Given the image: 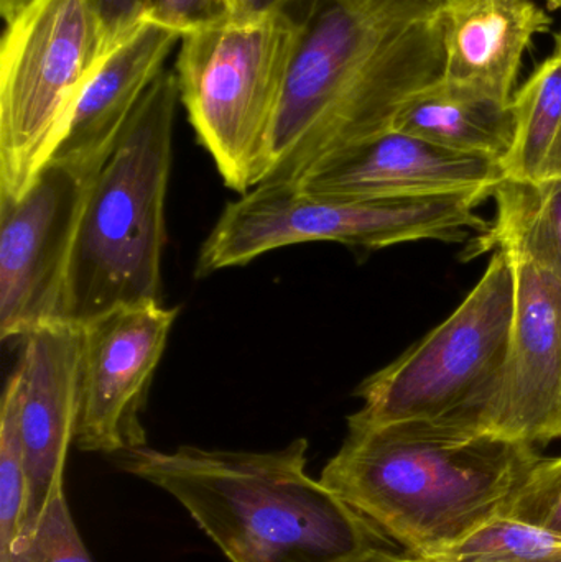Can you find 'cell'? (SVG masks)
I'll use <instances>...</instances> for the list:
<instances>
[{
  "label": "cell",
  "instance_id": "obj_7",
  "mask_svg": "<svg viewBox=\"0 0 561 562\" xmlns=\"http://www.w3.org/2000/svg\"><path fill=\"white\" fill-rule=\"evenodd\" d=\"M91 0H35L0 45V200H19L52 161L99 63Z\"/></svg>",
  "mask_w": 561,
  "mask_h": 562
},
{
  "label": "cell",
  "instance_id": "obj_13",
  "mask_svg": "<svg viewBox=\"0 0 561 562\" xmlns=\"http://www.w3.org/2000/svg\"><path fill=\"white\" fill-rule=\"evenodd\" d=\"M504 178L500 160L458 154L392 128L319 165L296 187L315 196L343 200L493 198Z\"/></svg>",
  "mask_w": 561,
  "mask_h": 562
},
{
  "label": "cell",
  "instance_id": "obj_9",
  "mask_svg": "<svg viewBox=\"0 0 561 562\" xmlns=\"http://www.w3.org/2000/svg\"><path fill=\"white\" fill-rule=\"evenodd\" d=\"M96 177L49 161L19 200H0V337L65 321L82 211Z\"/></svg>",
  "mask_w": 561,
  "mask_h": 562
},
{
  "label": "cell",
  "instance_id": "obj_28",
  "mask_svg": "<svg viewBox=\"0 0 561 562\" xmlns=\"http://www.w3.org/2000/svg\"><path fill=\"white\" fill-rule=\"evenodd\" d=\"M411 562H430V561H427V560H425V558L417 557V554H414V558H412Z\"/></svg>",
  "mask_w": 561,
  "mask_h": 562
},
{
  "label": "cell",
  "instance_id": "obj_11",
  "mask_svg": "<svg viewBox=\"0 0 561 562\" xmlns=\"http://www.w3.org/2000/svg\"><path fill=\"white\" fill-rule=\"evenodd\" d=\"M510 260L516 301L506 360L483 402L453 422L537 448L561 439V277Z\"/></svg>",
  "mask_w": 561,
  "mask_h": 562
},
{
  "label": "cell",
  "instance_id": "obj_18",
  "mask_svg": "<svg viewBox=\"0 0 561 562\" xmlns=\"http://www.w3.org/2000/svg\"><path fill=\"white\" fill-rule=\"evenodd\" d=\"M516 137L504 157L506 178L550 180L561 158V32L552 55L514 92Z\"/></svg>",
  "mask_w": 561,
  "mask_h": 562
},
{
  "label": "cell",
  "instance_id": "obj_17",
  "mask_svg": "<svg viewBox=\"0 0 561 562\" xmlns=\"http://www.w3.org/2000/svg\"><path fill=\"white\" fill-rule=\"evenodd\" d=\"M493 198L496 220L464 250V259L503 250L561 277V178H504Z\"/></svg>",
  "mask_w": 561,
  "mask_h": 562
},
{
  "label": "cell",
  "instance_id": "obj_19",
  "mask_svg": "<svg viewBox=\"0 0 561 562\" xmlns=\"http://www.w3.org/2000/svg\"><path fill=\"white\" fill-rule=\"evenodd\" d=\"M430 562H561V538L497 515L473 533L425 557Z\"/></svg>",
  "mask_w": 561,
  "mask_h": 562
},
{
  "label": "cell",
  "instance_id": "obj_26",
  "mask_svg": "<svg viewBox=\"0 0 561 562\" xmlns=\"http://www.w3.org/2000/svg\"><path fill=\"white\" fill-rule=\"evenodd\" d=\"M33 2H35V0H0V12H2L5 23L19 16L20 13L29 9Z\"/></svg>",
  "mask_w": 561,
  "mask_h": 562
},
{
  "label": "cell",
  "instance_id": "obj_1",
  "mask_svg": "<svg viewBox=\"0 0 561 562\" xmlns=\"http://www.w3.org/2000/svg\"><path fill=\"white\" fill-rule=\"evenodd\" d=\"M302 25L260 184H292L392 131L444 72L438 10L422 0H296Z\"/></svg>",
  "mask_w": 561,
  "mask_h": 562
},
{
  "label": "cell",
  "instance_id": "obj_5",
  "mask_svg": "<svg viewBox=\"0 0 561 562\" xmlns=\"http://www.w3.org/2000/svg\"><path fill=\"white\" fill-rule=\"evenodd\" d=\"M302 25L290 9H236L181 36L180 102L227 188L266 180L273 132Z\"/></svg>",
  "mask_w": 561,
  "mask_h": 562
},
{
  "label": "cell",
  "instance_id": "obj_24",
  "mask_svg": "<svg viewBox=\"0 0 561 562\" xmlns=\"http://www.w3.org/2000/svg\"><path fill=\"white\" fill-rule=\"evenodd\" d=\"M101 23L105 53L147 19L148 0H91Z\"/></svg>",
  "mask_w": 561,
  "mask_h": 562
},
{
  "label": "cell",
  "instance_id": "obj_25",
  "mask_svg": "<svg viewBox=\"0 0 561 562\" xmlns=\"http://www.w3.org/2000/svg\"><path fill=\"white\" fill-rule=\"evenodd\" d=\"M296 0H234V7L240 10H269V9H289ZM427 5L440 10L448 0H422Z\"/></svg>",
  "mask_w": 561,
  "mask_h": 562
},
{
  "label": "cell",
  "instance_id": "obj_4",
  "mask_svg": "<svg viewBox=\"0 0 561 562\" xmlns=\"http://www.w3.org/2000/svg\"><path fill=\"white\" fill-rule=\"evenodd\" d=\"M178 102L177 75L165 69L96 175L76 236L65 321L85 324L125 304L161 301Z\"/></svg>",
  "mask_w": 561,
  "mask_h": 562
},
{
  "label": "cell",
  "instance_id": "obj_12",
  "mask_svg": "<svg viewBox=\"0 0 561 562\" xmlns=\"http://www.w3.org/2000/svg\"><path fill=\"white\" fill-rule=\"evenodd\" d=\"M81 324H48L22 339L19 426L26 474L23 530L29 533L65 488L66 461L81 408ZM19 541V540H16Z\"/></svg>",
  "mask_w": 561,
  "mask_h": 562
},
{
  "label": "cell",
  "instance_id": "obj_21",
  "mask_svg": "<svg viewBox=\"0 0 561 562\" xmlns=\"http://www.w3.org/2000/svg\"><path fill=\"white\" fill-rule=\"evenodd\" d=\"M0 562H94L72 520L66 491L49 502L35 527Z\"/></svg>",
  "mask_w": 561,
  "mask_h": 562
},
{
  "label": "cell",
  "instance_id": "obj_3",
  "mask_svg": "<svg viewBox=\"0 0 561 562\" xmlns=\"http://www.w3.org/2000/svg\"><path fill=\"white\" fill-rule=\"evenodd\" d=\"M539 459L532 446L451 419L348 426L319 481L399 547L425 558L503 514Z\"/></svg>",
  "mask_w": 561,
  "mask_h": 562
},
{
  "label": "cell",
  "instance_id": "obj_8",
  "mask_svg": "<svg viewBox=\"0 0 561 562\" xmlns=\"http://www.w3.org/2000/svg\"><path fill=\"white\" fill-rule=\"evenodd\" d=\"M513 260L496 250L486 272L440 326L356 390L348 426L461 419L496 382L513 329Z\"/></svg>",
  "mask_w": 561,
  "mask_h": 562
},
{
  "label": "cell",
  "instance_id": "obj_14",
  "mask_svg": "<svg viewBox=\"0 0 561 562\" xmlns=\"http://www.w3.org/2000/svg\"><path fill=\"white\" fill-rule=\"evenodd\" d=\"M183 33L145 19L105 53L76 104L52 161L96 177Z\"/></svg>",
  "mask_w": 561,
  "mask_h": 562
},
{
  "label": "cell",
  "instance_id": "obj_10",
  "mask_svg": "<svg viewBox=\"0 0 561 562\" xmlns=\"http://www.w3.org/2000/svg\"><path fill=\"white\" fill-rule=\"evenodd\" d=\"M178 313L161 301H142L81 324L76 448L119 456L147 446L142 413Z\"/></svg>",
  "mask_w": 561,
  "mask_h": 562
},
{
  "label": "cell",
  "instance_id": "obj_15",
  "mask_svg": "<svg viewBox=\"0 0 561 562\" xmlns=\"http://www.w3.org/2000/svg\"><path fill=\"white\" fill-rule=\"evenodd\" d=\"M552 23L536 0H448L438 10L441 78L513 102L527 49Z\"/></svg>",
  "mask_w": 561,
  "mask_h": 562
},
{
  "label": "cell",
  "instance_id": "obj_27",
  "mask_svg": "<svg viewBox=\"0 0 561 562\" xmlns=\"http://www.w3.org/2000/svg\"><path fill=\"white\" fill-rule=\"evenodd\" d=\"M546 2L550 10H559L561 12V0H546Z\"/></svg>",
  "mask_w": 561,
  "mask_h": 562
},
{
  "label": "cell",
  "instance_id": "obj_20",
  "mask_svg": "<svg viewBox=\"0 0 561 562\" xmlns=\"http://www.w3.org/2000/svg\"><path fill=\"white\" fill-rule=\"evenodd\" d=\"M26 474L19 426V375L10 373L0 405V558L7 557L23 530Z\"/></svg>",
  "mask_w": 561,
  "mask_h": 562
},
{
  "label": "cell",
  "instance_id": "obj_6",
  "mask_svg": "<svg viewBox=\"0 0 561 562\" xmlns=\"http://www.w3.org/2000/svg\"><path fill=\"white\" fill-rule=\"evenodd\" d=\"M481 194L343 200L315 196L292 184H259L224 207L201 246L197 277L243 267L272 250L310 243L384 249L418 240L461 243L490 223Z\"/></svg>",
  "mask_w": 561,
  "mask_h": 562
},
{
  "label": "cell",
  "instance_id": "obj_23",
  "mask_svg": "<svg viewBox=\"0 0 561 562\" xmlns=\"http://www.w3.org/2000/svg\"><path fill=\"white\" fill-rule=\"evenodd\" d=\"M234 10V0H148L147 19L187 33Z\"/></svg>",
  "mask_w": 561,
  "mask_h": 562
},
{
  "label": "cell",
  "instance_id": "obj_16",
  "mask_svg": "<svg viewBox=\"0 0 561 562\" xmlns=\"http://www.w3.org/2000/svg\"><path fill=\"white\" fill-rule=\"evenodd\" d=\"M394 128L447 150L503 164L516 137V115L513 102L440 78L405 104Z\"/></svg>",
  "mask_w": 561,
  "mask_h": 562
},
{
  "label": "cell",
  "instance_id": "obj_2",
  "mask_svg": "<svg viewBox=\"0 0 561 562\" xmlns=\"http://www.w3.org/2000/svg\"><path fill=\"white\" fill-rule=\"evenodd\" d=\"M308 441L269 452L150 446L122 471L167 492L231 562H351L394 541L306 471Z\"/></svg>",
  "mask_w": 561,
  "mask_h": 562
},
{
  "label": "cell",
  "instance_id": "obj_22",
  "mask_svg": "<svg viewBox=\"0 0 561 562\" xmlns=\"http://www.w3.org/2000/svg\"><path fill=\"white\" fill-rule=\"evenodd\" d=\"M501 515L561 538V456L540 458Z\"/></svg>",
  "mask_w": 561,
  "mask_h": 562
}]
</instances>
